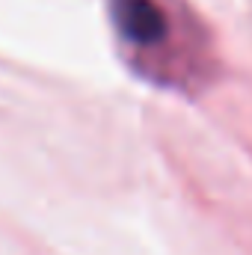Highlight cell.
Instances as JSON below:
<instances>
[{"mask_svg": "<svg viewBox=\"0 0 252 255\" xmlns=\"http://www.w3.org/2000/svg\"><path fill=\"white\" fill-rule=\"evenodd\" d=\"M110 18L130 48H160L169 39V12L160 0H110Z\"/></svg>", "mask_w": 252, "mask_h": 255, "instance_id": "obj_1", "label": "cell"}]
</instances>
